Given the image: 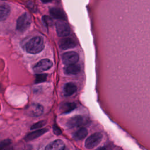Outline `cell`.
Returning a JSON list of instances; mask_svg holds the SVG:
<instances>
[{"mask_svg":"<svg viewBox=\"0 0 150 150\" xmlns=\"http://www.w3.org/2000/svg\"><path fill=\"white\" fill-rule=\"evenodd\" d=\"M76 45L75 40L70 38H64L59 41V47L63 50L73 48Z\"/></svg>","mask_w":150,"mask_h":150,"instance_id":"9","label":"cell"},{"mask_svg":"<svg viewBox=\"0 0 150 150\" xmlns=\"http://www.w3.org/2000/svg\"><path fill=\"white\" fill-rule=\"evenodd\" d=\"M11 145V140L9 139H4L1 142L0 144V150L10 146Z\"/></svg>","mask_w":150,"mask_h":150,"instance_id":"21","label":"cell"},{"mask_svg":"<svg viewBox=\"0 0 150 150\" xmlns=\"http://www.w3.org/2000/svg\"><path fill=\"white\" fill-rule=\"evenodd\" d=\"M88 134L87 129L86 128L81 127L74 133L73 137L76 141H81Z\"/></svg>","mask_w":150,"mask_h":150,"instance_id":"17","label":"cell"},{"mask_svg":"<svg viewBox=\"0 0 150 150\" xmlns=\"http://www.w3.org/2000/svg\"><path fill=\"white\" fill-rule=\"evenodd\" d=\"M89 122V119L84 116L76 115L70 118L66 122V126L69 128L79 127L86 125Z\"/></svg>","mask_w":150,"mask_h":150,"instance_id":"3","label":"cell"},{"mask_svg":"<svg viewBox=\"0 0 150 150\" xmlns=\"http://www.w3.org/2000/svg\"><path fill=\"white\" fill-rule=\"evenodd\" d=\"M76 104L74 103L66 102L62 104L60 106L59 110L61 114H68L73 111L76 108Z\"/></svg>","mask_w":150,"mask_h":150,"instance_id":"12","label":"cell"},{"mask_svg":"<svg viewBox=\"0 0 150 150\" xmlns=\"http://www.w3.org/2000/svg\"><path fill=\"white\" fill-rule=\"evenodd\" d=\"M44 41L40 36H35L31 38L25 45L27 52L31 54H37L44 48Z\"/></svg>","mask_w":150,"mask_h":150,"instance_id":"1","label":"cell"},{"mask_svg":"<svg viewBox=\"0 0 150 150\" xmlns=\"http://www.w3.org/2000/svg\"><path fill=\"white\" fill-rule=\"evenodd\" d=\"M77 91V87L73 83H66L63 87V93L65 96H70Z\"/></svg>","mask_w":150,"mask_h":150,"instance_id":"15","label":"cell"},{"mask_svg":"<svg viewBox=\"0 0 150 150\" xmlns=\"http://www.w3.org/2000/svg\"><path fill=\"white\" fill-rule=\"evenodd\" d=\"M10 13V7L6 4H2L0 6V20L5 21L9 16Z\"/></svg>","mask_w":150,"mask_h":150,"instance_id":"16","label":"cell"},{"mask_svg":"<svg viewBox=\"0 0 150 150\" xmlns=\"http://www.w3.org/2000/svg\"><path fill=\"white\" fill-rule=\"evenodd\" d=\"M81 67L78 64H73L66 66L64 69V72L67 75H74L80 73Z\"/></svg>","mask_w":150,"mask_h":150,"instance_id":"11","label":"cell"},{"mask_svg":"<svg viewBox=\"0 0 150 150\" xmlns=\"http://www.w3.org/2000/svg\"><path fill=\"white\" fill-rule=\"evenodd\" d=\"M53 65L52 62L48 59H45L38 62L33 67V70L35 73H41L49 70Z\"/></svg>","mask_w":150,"mask_h":150,"instance_id":"6","label":"cell"},{"mask_svg":"<svg viewBox=\"0 0 150 150\" xmlns=\"http://www.w3.org/2000/svg\"><path fill=\"white\" fill-rule=\"evenodd\" d=\"M47 74H39L36 76L35 78V83H40L45 81L46 80Z\"/></svg>","mask_w":150,"mask_h":150,"instance_id":"18","label":"cell"},{"mask_svg":"<svg viewBox=\"0 0 150 150\" xmlns=\"http://www.w3.org/2000/svg\"><path fill=\"white\" fill-rule=\"evenodd\" d=\"M31 21V17L29 14L26 12L22 14L16 21V28L17 30L20 32L26 31L29 28Z\"/></svg>","mask_w":150,"mask_h":150,"instance_id":"2","label":"cell"},{"mask_svg":"<svg viewBox=\"0 0 150 150\" xmlns=\"http://www.w3.org/2000/svg\"><path fill=\"white\" fill-rule=\"evenodd\" d=\"M42 20L43 21V23L45 24L46 26H50L53 24V20L49 16L44 15L42 18Z\"/></svg>","mask_w":150,"mask_h":150,"instance_id":"20","label":"cell"},{"mask_svg":"<svg viewBox=\"0 0 150 150\" xmlns=\"http://www.w3.org/2000/svg\"><path fill=\"white\" fill-rule=\"evenodd\" d=\"M96 150H106V149H105V147L101 146V147H99V148H97Z\"/></svg>","mask_w":150,"mask_h":150,"instance_id":"23","label":"cell"},{"mask_svg":"<svg viewBox=\"0 0 150 150\" xmlns=\"http://www.w3.org/2000/svg\"><path fill=\"white\" fill-rule=\"evenodd\" d=\"M49 12L51 16H52L55 19H59L60 21H63L66 19L64 12L58 8H51L49 9Z\"/></svg>","mask_w":150,"mask_h":150,"instance_id":"14","label":"cell"},{"mask_svg":"<svg viewBox=\"0 0 150 150\" xmlns=\"http://www.w3.org/2000/svg\"><path fill=\"white\" fill-rule=\"evenodd\" d=\"M43 3H48L50 2L52 0H40Z\"/></svg>","mask_w":150,"mask_h":150,"instance_id":"24","label":"cell"},{"mask_svg":"<svg viewBox=\"0 0 150 150\" xmlns=\"http://www.w3.org/2000/svg\"><path fill=\"white\" fill-rule=\"evenodd\" d=\"M47 131H48V129L46 128H42V129H39L38 130L32 131L26 135V137H25V139L26 141L33 140L38 137H40L41 135H43Z\"/></svg>","mask_w":150,"mask_h":150,"instance_id":"13","label":"cell"},{"mask_svg":"<svg viewBox=\"0 0 150 150\" xmlns=\"http://www.w3.org/2000/svg\"><path fill=\"white\" fill-rule=\"evenodd\" d=\"M26 114L31 117H38L43 112V107L39 104H32L27 107Z\"/></svg>","mask_w":150,"mask_h":150,"instance_id":"8","label":"cell"},{"mask_svg":"<svg viewBox=\"0 0 150 150\" xmlns=\"http://www.w3.org/2000/svg\"><path fill=\"white\" fill-rule=\"evenodd\" d=\"M62 59L63 63L67 66L76 64L79 59V56L77 53L73 51H70L63 53L62 56Z\"/></svg>","mask_w":150,"mask_h":150,"instance_id":"5","label":"cell"},{"mask_svg":"<svg viewBox=\"0 0 150 150\" xmlns=\"http://www.w3.org/2000/svg\"><path fill=\"white\" fill-rule=\"evenodd\" d=\"M103 135L100 132H96L91 135L85 141V146L87 149H92L98 145L101 141Z\"/></svg>","mask_w":150,"mask_h":150,"instance_id":"4","label":"cell"},{"mask_svg":"<svg viewBox=\"0 0 150 150\" xmlns=\"http://www.w3.org/2000/svg\"><path fill=\"white\" fill-rule=\"evenodd\" d=\"M56 29L57 35L60 37H66L70 33V28L69 25L62 21L56 22Z\"/></svg>","mask_w":150,"mask_h":150,"instance_id":"7","label":"cell"},{"mask_svg":"<svg viewBox=\"0 0 150 150\" xmlns=\"http://www.w3.org/2000/svg\"><path fill=\"white\" fill-rule=\"evenodd\" d=\"M65 144L63 141L56 139L50 142L46 147L45 150H64Z\"/></svg>","mask_w":150,"mask_h":150,"instance_id":"10","label":"cell"},{"mask_svg":"<svg viewBox=\"0 0 150 150\" xmlns=\"http://www.w3.org/2000/svg\"><path fill=\"white\" fill-rule=\"evenodd\" d=\"M46 123V121L45 120H42V121H40L39 122H37L36 123H35L34 124H33L31 127H30V129L33 130V129H39L40 128H42V127H43Z\"/></svg>","mask_w":150,"mask_h":150,"instance_id":"19","label":"cell"},{"mask_svg":"<svg viewBox=\"0 0 150 150\" xmlns=\"http://www.w3.org/2000/svg\"><path fill=\"white\" fill-rule=\"evenodd\" d=\"M53 132L56 135H60V134H62L61 129L56 125H54L53 127Z\"/></svg>","mask_w":150,"mask_h":150,"instance_id":"22","label":"cell"}]
</instances>
